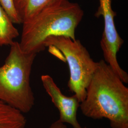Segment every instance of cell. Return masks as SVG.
<instances>
[{"label":"cell","mask_w":128,"mask_h":128,"mask_svg":"<svg viewBox=\"0 0 128 128\" xmlns=\"http://www.w3.org/2000/svg\"><path fill=\"white\" fill-rule=\"evenodd\" d=\"M79 107L88 118H106L112 128H128V87L104 60L97 62Z\"/></svg>","instance_id":"cell-1"},{"label":"cell","mask_w":128,"mask_h":128,"mask_svg":"<svg viewBox=\"0 0 128 128\" xmlns=\"http://www.w3.org/2000/svg\"><path fill=\"white\" fill-rule=\"evenodd\" d=\"M77 3L54 0L33 18L23 22L19 44L25 52L37 54L44 50V43L51 36L76 40L75 30L84 16Z\"/></svg>","instance_id":"cell-2"},{"label":"cell","mask_w":128,"mask_h":128,"mask_svg":"<svg viewBox=\"0 0 128 128\" xmlns=\"http://www.w3.org/2000/svg\"><path fill=\"white\" fill-rule=\"evenodd\" d=\"M10 46L4 64L0 66V101L27 114L35 104L30 76L37 54L24 52L18 42Z\"/></svg>","instance_id":"cell-3"},{"label":"cell","mask_w":128,"mask_h":128,"mask_svg":"<svg viewBox=\"0 0 128 128\" xmlns=\"http://www.w3.org/2000/svg\"><path fill=\"white\" fill-rule=\"evenodd\" d=\"M45 48L61 52L68 65L70 77L68 87L80 102L84 100L86 90L97 66L86 48L79 40L69 37L51 36L46 38Z\"/></svg>","instance_id":"cell-4"},{"label":"cell","mask_w":128,"mask_h":128,"mask_svg":"<svg viewBox=\"0 0 128 128\" xmlns=\"http://www.w3.org/2000/svg\"><path fill=\"white\" fill-rule=\"evenodd\" d=\"M100 5L96 14L97 17L102 16L104 28L100 45L104 61L108 64L124 83L128 82V74L121 68L117 54L124 44L115 27L114 18L116 14L112 9L111 0H99Z\"/></svg>","instance_id":"cell-5"},{"label":"cell","mask_w":128,"mask_h":128,"mask_svg":"<svg viewBox=\"0 0 128 128\" xmlns=\"http://www.w3.org/2000/svg\"><path fill=\"white\" fill-rule=\"evenodd\" d=\"M41 80L45 91L59 110L60 121L71 125L73 128H81L77 119V112L80 102L76 96L74 94L70 97L64 96L49 75H42Z\"/></svg>","instance_id":"cell-6"},{"label":"cell","mask_w":128,"mask_h":128,"mask_svg":"<svg viewBox=\"0 0 128 128\" xmlns=\"http://www.w3.org/2000/svg\"><path fill=\"white\" fill-rule=\"evenodd\" d=\"M54 0H14L22 23L33 18Z\"/></svg>","instance_id":"cell-7"},{"label":"cell","mask_w":128,"mask_h":128,"mask_svg":"<svg viewBox=\"0 0 128 128\" xmlns=\"http://www.w3.org/2000/svg\"><path fill=\"white\" fill-rule=\"evenodd\" d=\"M23 113L0 101V128H25Z\"/></svg>","instance_id":"cell-8"},{"label":"cell","mask_w":128,"mask_h":128,"mask_svg":"<svg viewBox=\"0 0 128 128\" xmlns=\"http://www.w3.org/2000/svg\"><path fill=\"white\" fill-rule=\"evenodd\" d=\"M9 17L0 5V46L10 45L19 35Z\"/></svg>","instance_id":"cell-9"},{"label":"cell","mask_w":128,"mask_h":128,"mask_svg":"<svg viewBox=\"0 0 128 128\" xmlns=\"http://www.w3.org/2000/svg\"><path fill=\"white\" fill-rule=\"evenodd\" d=\"M0 5L9 17L12 23H22L15 9L14 0H0Z\"/></svg>","instance_id":"cell-10"},{"label":"cell","mask_w":128,"mask_h":128,"mask_svg":"<svg viewBox=\"0 0 128 128\" xmlns=\"http://www.w3.org/2000/svg\"><path fill=\"white\" fill-rule=\"evenodd\" d=\"M48 128H67V126L64 123L58 120L51 124Z\"/></svg>","instance_id":"cell-11"},{"label":"cell","mask_w":128,"mask_h":128,"mask_svg":"<svg viewBox=\"0 0 128 128\" xmlns=\"http://www.w3.org/2000/svg\"><path fill=\"white\" fill-rule=\"evenodd\" d=\"M82 128V127H81V128ZM84 128H86V127H84Z\"/></svg>","instance_id":"cell-12"}]
</instances>
